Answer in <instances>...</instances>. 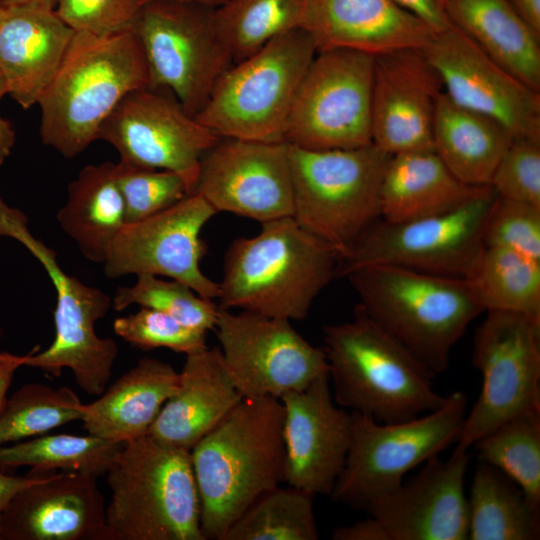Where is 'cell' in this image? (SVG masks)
I'll list each match as a JSON object with an SVG mask.
<instances>
[{"label": "cell", "instance_id": "f907efd6", "mask_svg": "<svg viewBox=\"0 0 540 540\" xmlns=\"http://www.w3.org/2000/svg\"><path fill=\"white\" fill-rule=\"evenodd\" d=\"M15 143V131L9 121L0 115V166L10 155Z\"/></svg>", "mask_w": 540, "mask_h": 540}, {"label": "cell", "instance_id": "6da1fadb", "mask_svg": "<svg viewBox=\"0 0 540 540\" xmlns=\"http://www.w3.org/2000/svg\"><path fill=\"white\" fill-rule=\"evenodd\" d=\"M283 423L280 399L243 398L191 449L205 540H222L258 497L284 482Z\"/></svg>", "mask_w": 540, "mask_h": 540}, {"label": "cell", "instance_id": "ee69618b", "mask_svg": "<svg viewBox=\"0 0 540 540\" xmlns=\"http://www.w3.org/2000/svg\"><path fill=\"white\" fill-rule=\"evenodd\" d=\"M146 0H58L57 15L74 31L109 35L134 31Z\"/></svg>", "mask_w": 540, "mask_h": 540}, {"label": "cell", "instance_id": "603a6c76", "mask_svg": "<svg viewBox=\"0 0 540 540\" xmlns=\"http://www.w3.org/2000/svg\"><path fill=\"white\" fill-rule=\"evenodd\" d=\"M106 505L97 478L51 472L5 509L0 540H105Z\"/></svg>", "mask_w": 540, "mask_h": 540}, {"label": "cell", "instance_id": "74e56055", "mask_svg": "<svg viewBox=\"0 0 540 540\" xmlns=\"http://www.w3.org/2000/svg\"><path fill=\"white\" fill-rule=\"evenodd\" d=\"M83 408L78 395L68 387L25 384L7 397L0 412V447L81 420Z\"/></svg>", "mask_w": 540, "mask_h": 540}, {"label": "cell", "instance_id": "3957f363", "mask_svg": "<svg viewBox=\"0 0 540 540\" xmlns=\"http://www.w3.org/2000/svg\"><path fill=\"white\" fill-rule=\"evenodd\" d=\"M338 252L293 217L261 223L259 233L228 247L219 307L300 321L337 277Z\"/></svg>", "mask_w": 540, "mask_h": 540}, {"label": "cell", "instance_id": "e575fe53", "mask_svg": "<svg viewBox=\"0 0 540 540\" xmlns=\"http://www.w3.org/2000/svg\"><path fill=\"white\" fill-rule=\"evenodd\" d=\"M314 495L287 485L258 497L222 540H317Z\"/></svg>", "mask_w": 540, "mask_h": 540}, {"label": "cell", "instance_id": "7402d4cb", "mask_svg": "<svg viewBox=\"0 0 540 540\" xmlns=\"http://www.w3.org/2000/svg\"><path fill=\"white\" fill-rule=\"evenodd\" d=\"M468 451L438 455L394 492L373 502L366 513L380 521L390 540H467L468 504L464 480Z\"/></svg>", "mask_w": 540, "mask_h": 540}, {"label": "cell", "instance_id": "8d00e7d4", "mask_svg": "<svg viewBox=\"0 0 540 540\" xmlns=\"http://www.w3.org/2000/svg\"><path fill=\"white\" fill-rule=\"evenodd\" d=\"M473 446L480 462L506 474L540 507V410L505 421Z\"/></svg>", "mask_w": 540, "mask_h": 540}, {"label": "cell", "instance_id": "277c9868", "mask_svg": "<svg viewBox=\"0 0 540 540\" xmlns=\"http://www.w3.org/2000/svg\"><path fill=\"white\" fill-rule=\"evenodd\" d=\"M335 403L379 423L407 421L442 407L435 373L359 305L349 322L323 327Z\"/></svg>", "mask_w": 540, "mask_h": 540}, {"label": "cell", "instance_id": "7dc6e473", "mask_svg": "<svg viewBox=\"0 0 540 540\" xmlns=\"http://www.w3.org/2000/svg\"><path fill=\"white\" fill-rule=\"evenodd\" d=\"M51 472L30 470L25 476H13L0 470V522L13 497L22 489L43 480Z\"/></svg>", "mask_w": 540, "mask_h": 540}, {"label": "cell", "instance_id": "b9f144b4", "mask_svg": "<svg viewBox=\"0 0 540 540\" xmlns=\"http://www.w3.org/2000/svg\"><path fill=\"white\" fill-rule=\"evenodd\" d=\"M483 243L540 260V207L497 196L485 222Z\"/></svg>", "mask_w": 540, "mask_h": 540}, {"label": "cell", "instance_id": "f546056e", "mask_svg": "<svg viewBox=\"0 0 540 540\" xmlns=\"http://www.w3.org/2000/svg\"><path fill=\"white\" fill-rule=\"evenodd\" d=\"M479 188L458 180L434 150L393 155L381 185V217L400 222L445 212Z\"/></svg>", "mask_w": 540, "mask_h": 540}, {"label": "cell", "instance_id": "d6a6232c", "mask_svg": "<svg viewBox=\"0 0 540 540\" xmlns=\"http://www.w3.org/2000/svg\"><path fill=\"white\" fill-rule=\"evenodd\" d=\"M463 278L484 311L514 312L540 322V260L484 246Z\"/></svg>", "mask_w": 540, "mask_h": 540}, {"label": "cell", "instance_id": "44dd1931", "mask_svg": "<svg viewBox=\"0 0 540 540\" xmlns=\"http://www.w3.org/2000/svg\"><path fill=\"white\" fill-rule=\"evenodd\" d=\"M441 79L421 49L375 56L372 144L390 156L434 150L432 128Z\"/></svg>", "mask_w": 540, "mask_h": 540}, {"label": "cell", "instance_id": "f5cc1de1", "mask_svg": "<svg viewBox=\"0 0 540 540\" xmlns=\"http://www.w3.org/2000/svg\"><path fill=\"white\" fill-rule=\"evenodd\" d=\"M149 1H156V0H146V2H149ZM172 1L196 2V3L216 7L224 3L226 0H172Z\"/></svg>", "mask_w": 540, "mask_h": 540}, {"label": "cell", "instance_id": "7c38bea8", "mask_svg": "<svg viewBox=\"0 0 540 540\" xmlns=\"http://www.w3.org/2000/svg\"><path fill=\"white\" fill-rule=\"evenodd\" d=\"M213 9L196 2L149 1L134 29L148 65L150 86L168 89L192 116L200 112L234 64L216 28Z\"/></svg>", "mask_w": 540, "mask_h": 540}, {"label": "cell", "instance_id": "ab89813d", "mask_svg": "<svg viewBox=\"0 0 540 540\" xmlns=\"http://www.w3.org/2000/svg\"><path fill=\"white\" fill-rule=\"evenodd\" d=\"M117 183L121 191L126 224L164 211L189 196L187 185L177 173L117 162Z\"/></svg>", "mask_w": 540, "mask_h": 540}, {"label": "cell", "instance_id": "8fae6325", "mask_svg": "<svg viewBox=\"0 0 540 540\" xmlns=\"http://www.w3.org/2000/svg\"><path fill=\"white\" fill-rule=\"evenodd\" d=\"M497 196L486 185L445 212L400 222L376 220L340 257L337 277L369 265L465 277L484 247L485 222Z\"/></svg>", "mask_w": 540, "mask_h": 540}, {"label": "cell", "instance_id": "5bb4252c", "mask_svg": "<svg viewBox=\"0 0 540 540\" xmlns=\"http://www.w3.org/2000/svg\"><path fill=\"white\" fill-rule=\"evenodd\" d=\"M472 363L482 387L456 441L459 452L505 421L540 410V322L519 313L487 311L474 336Z\"/></svg>", "mask_w": 540, "mask_h": 540}, {"label": "cell", "instance_id": "52a82bcc", "mask_svg": "<svg viewBox=\"0 0 540 540\" xmlns=\"http://www.w3.org/2000/svg\"><path fill=\"white\" fill-rule=\"evenodd\" d=\"M316 52L300 27L277 36L234 63L194 117L220 138L284 141L297 90Z\"/></svg>", "mask_w": 540, "mask_h": 540}, {"label": "cell", "instance_id": "681fc988", "mask_svg": "<svg viewBox=\"0 0 540 540\" xmlns=\"http://www.w3.org/2000/svg\"><path fill=\"white\" fill-rule=\"evenodd\" d=\"M520 18L540 36V0H509Z\"/></svg>", "mask_w": 540, "mask_h": 540}, {"label": "cell", "instance_id": "9a60e30c", "mask_svg": "<svg viewBox=\"0 0 540 540\" xmlns=\"http://www.w3.org/2000/svg\"><path fill=\"white\" fill-rule=\"evenodd\" d=\"M98 139L112 145L125 164L177 173L192 195L203 156L221 138L187 113L168 89L147 86L119 102Z\"/></svg>", "mask_w": 540, "mask_h": 540}, {"label": "cell", "instance_id": "ffe728a7", "mask_svg": "<svg viewBox=\"0 0 540 540\" xmlns=\"http://www.w3.org/2000/svg\"><path fill=\"white\" fill-rule=\"evenodd\" d=\"M284 409L285 479L308 493L330 495L348 452L352 414L336 406L329 373L280 397Z\"/></svg>", "mask_w": 540, "mask_h": 540}, {"label": "cell", "instance_id": "30bf717a", "mask_svg": "<svg viewBox=\"0 0 540 540\" xmlns=\"http://www.w3.org/2000/svg\"><path fill=\"white\" fill-rule=\"evenodd\" d=\"M467 413V396L448 395L439 409L398 423H379L352 414L351 439L343 468L329 495L333 502L367 511L397 490L405 475L455 443Z\"/></svg>", "mask_w": 540, "mask_h": 540}, {"label": "cell", "instance_id": "1f68e13d", "mask_svg": "<svg viewBox=\"0 0 540 540\" xmlns=\"http://www.w3.org/2000/svg\"><path fill=\"white\" fill-rule=\"evenodd\" d=\"M467 540H538L540 507L499 469L479 462L467 497Z\"/></svg>", "mask_w": 540, "mask_h": 540}, {"label": "cell", "instance_id": "7a4b0ae2", "mask_svg": "<svg viewBox=\"0 0 540 540\" xmlns=\"http://www.w3.org/2000/svg\"><path fill=\"white\" fill-rule=\"evenodd\" d=\"M150 86L135 31L74 33L54 77L42 93L40 136L71 159L98 140L101 125L130 92Z\"/></svg>", "mask_w": 540, "mask_h": 540}, {"label": "cell", "instance_id": "e0dca14e", "mask_svg": "<svg viewBox=\"0 0 540 540\" xmlns=\"http://www.w3.org/2000/svg\"><path fill=\"white\" fill-rule=\"evenodd\" d=\"M216 214L200 195L192 194L151 217L126 224L108 249L106 276H162L188 285L203 298H218L219 284L200 268L207 250L201 231Z\"/></svg>", "mask_w": 540, "mask_h": 540}, {"label": "cell", "instance_id": "4fadbf2b", "mask_svg": "<svg viewBox=\"0 0 540 540\" xmlns=\"http://www.w3.org/2000/svg\"><path fill=\"white\" fill-rule=\"evenodd\" d=\"M375 56L358 50L317 51L297 90L283 139L307 150L372 144Z\"/></svg>", "mask_w": 540, "mask_h": 540}, {"label": "cell", "instance_id": "bcb514c9", "mask_svg": "<svg viewBox=\"0 0 540 540\" xmlns=\"http://www.w3.org/2000/svg\"><path fill=\"white\" fill-rule=\"evenodd\" d=\"M333 540H390L383 525L376 518L369 516L348 526L336 528Z\"/></svg>", "mask_w": 540, "mask_h": 540}, {"label": "cell", "instance_id": "7bdbcfd3", "mask_svg": "<svg viewBox=\"0 0 540 540\" xmlns=\"http://www.w3.org/2000/svg\"><path fill=\"white\" fill-rule=\"evenodd\" d=\"M490 185L500 197L540 207V139L514 138Z\"/></svg>", "mask_w": 540, "mask_h": 540}, {"label": "cell", "instance_id": "ac0fdd59", "mask_svg": "<svg viewBox=\"0 0 540 540\" xmlns=\"http://www.w3.org/2000/svg\"><path fill=\"white\" fill-rule=\"evenodd\" d=\"M194 194L218 212L260 223L292 217L289 144L221 138L201 160Z\"/></svg>", "mask_w": 540, "mask_h": 540}, {"label": "cell", "instance_id": "4dcf8cb0", "mask_svg": "<svg viewBox=\"0 0 540 540\" xmlns=\"http://www.w3.org/2000/svg\"><path fill=\"white\" fill-rule=\"evenodd\" d=\"M67 192V200L57 213L58 223L85 258L103 264L110 245L126 225L117 163L85 166L69 183Z\"/></svg>", "mask_w": 540, "mask_h": 540}, {"label": "cell", "instance_id": "d6986e66", "mask_svg": "<svg viewBox=\"0 0 540 540\" xmlns=\"http://www.w3.org/2000/svg\"><path fill=\"white\" fill-rule=\"evenodd\" d=\"M456 104L501 123L514 138L540 139V92L489 57L456 27L421 49Z\"/></svg>", "mask_w": 540, "mask_h": 540}, {"label": "cell", "instance_id": "484cf974", "mask_svg": "<svg viewBox=\"0 0 540 540\" xmlns=\"http://www.w3.org/2000/svg\"><path fill=\"white\" fill-rule=\"evenodd\" d=\"M243 399L219 348L186 355L175 393L165 402L148 435L191 451Z\"/></svg>", "mask_w": 540, "mask_h": 540}, {"label": "cell", "instance_id": "cb8c5ba5", "mask_svg": "<svg viewBox=\"0 0 540 540\" xmlns=\"http://www.w3.org/2000/svg\"><path fill=\"white\" fill-rule=\"evenodd\" d=\"M299 27L317 51L344 48L374 56L422 49L435 34L394 0H302Z\"/></svg>", "mask_w": 540, "mask_h": 540}, {"label": "cell", "instance_id": "f1b7e54d", "mask_svg": "<svg viewBox=\"0 0 540 540\" xmlns=\"http://www.w3.org/2000/svg\"><path fill=\"white\" fill-rule=\"evenodd\" d=\"M513 139L495 119L456 104L444 92L439 95L432 128L433 149L462 183L490 185Z\"/></svg>", "mask_w": 540, "mask_h": 540}, {"label": "cell", "instance_id": "d590c367", "mask_svg": "<svg viewBox=\"0 0 540 540\" xmlns=\"http://www.w3.org/2000/svg\"><path fill=\"white\" fill-rule=\"evenodd\" d=\"M301 11L302 0H226L214 7L213 17L237 63L299 27Z\"/></svg>", "mask_w": 540, "mask_h": 540}, {"label": "cell", "instance_id": "83f0119b", "mask_svg": "<svg viewBox=\"0 0 540 540\" xmlns=\"http://www.w3.org/2000/svg\"><path fill=\"white\" fill-rule=\"evenodd\" d=\"M451 25L531 89L540 92V36L509 0H445Z\"/></svg>", "mask_w": 540, "mask_h": 540}, {"label": "cell", "instance_id": "f6af8a7d", "mask_svg": "<svg viewBox=\"0 0 540 540\" xmlns=\"http://www.w3.org/2000/svg\"><path fill=\"white\" fill-rule=\"evenodd\" d=\"M394 2L420 19L435 33L451 26L445 0H394Z\"/></svg>", "mask_w": 540, "mask_h": 540}, {"label": "cell", "instance_id": "c3c4849f", "mask_svg": "<svg viewBox=\"0 0 540 540\" xmlns=\"http://www.w3.org/2000/svg\"><path fill=\"white\" fill-rule=\"evenodd\" d=\"M25 355L0 352V412L7 400V393L16 371L24 366Z\"/></svg>", "mask_w": 540, "mask_h": 540}, {"label": "cell", "instance_id": "4316f807", "mask_svg": "<svg viewBox=\"0 0 540 540\" xmlns=\"http://www.w3.org/2000/svg\"><path fill=\"white\" fill-rule=\"evenodd\" d=\"M178 384L179 373L170 364L143 357L98 399L84 404L80 421L88 434L104 440L125 444L141 438Z\"/></svg>", "mask_w": 540, "mask_h": 540}, {"label": "cell", "instance_id": "2e32d148", "mask_svg": "<svg viewBox=\"0 0 540 540\" xmlns=\"http://www.w3.org/2000/svg\"><path fill=\"white\" fill-rule=\"evenodd\" d=\"M215 330L225 366L243 398L280 399L329 373L324 350L310 344L289 320L219 307Z\"/></svg>", "mask_w": 540, "mask_h": 540}, {"label": "cell", "instance_id": "db71d44e", "mask_svg": "<svg viewBox=\"0 0 540 540\" xmlns=\"http://www.w3.org/2000/svg\"><path fill=\"white\" fill-rule=\"evenodd\" d=\"M7 94L6 83L0 71V99Z\"/></svg>", "mask_w": 540, "mask_h": 540}, {"label": "cell", "instance_id": "f35d334b", "mask_svg": "<svg viewBox=\"0 0 540 540\" xmlns=\"http://www.w3.org/2000/svg\"><path fill=\"white\" fill-rule=\"evenodd\" d=\"M162 311L181 323L202 331L214 330L219 305L201 297L188 285L152 275H139L131 286L117 289L112 307L122 311L131 305Z\"/></svg>", "mask_w": 540, "mask_h": 540}, {"label": "cell", "instance_id": "5b68a950", "mask_svg": "<svg viewBox=\"0 0 540 540\" xmlns=\"http://www.w3.org/2000/svg\"><path fill=\"white\" fill-rule=\"evenodd\" d=\"M358 304L435 374L484 309L463 277L389 265H369L345 275Z\"/></svg>", "mask_w": 540, "mask_h": 540}, {"label": "cell", "instance_id": "836d02e7", "mask_svg": "<svg viewBox=\"0 0 540 540\" xmlns=\"http://www.w3.org/2000/svg\"><path fill=\"white\" fill-rule=\"evenodd\" d=\"M123 445L91 434H44L1 446L0 470L26 466L36 472H80L98 478Z\"/></svg>", "mask_w": 540, "mask_h": 540}, {"label": "cell", "instance_id": "9c48e42d", "mask_svg": "<svg viewBox=\"0 0 540 540\" xmlns=\"http://www.w3.org/2000/svg\"><path fill=\"white\" fill-rule=\"evenodd\" d=\"M293 218L343 256L378 218L390 155L369 144L307 150L289 144Z\"/></svg>", "mask_w": 540, "mask_h": 540}, {"label": "cell", "instance_id": "ba28073f", "mask_svg": "<svg viewBox=\"0 0 540 540\" xmlns=\"http://www.w3.org/2000/svg\"><path fill=\"white\" fill-rule=\"evenodd\" d=\"M0 236L21 243L43 266L56 292L54 340L44 351L36 347L25 354L24 366L51 377L70 369L81 390L99 396L111 378L118 346L112 338L98 336L95 324L109 312L112 299L100 288L67 274L57 261V253L31 233L27 216L1 196Z\"/></svg>", "mask_w": 540, "mask_h": 540}, {"label": "cell", "instance_id": "d4e9b609", "mask_svg": "<svg viewBox=\"0 0 540 540\" xmlns=\"http://www.w3.org/2000/svg\"><path fill=\"white\" fill-rule=\"evenodd\" d=\"M74 33L55 9L0 4V71L23 109L38 103Z\"/></svg>", "mask_w": 540, "mask_h": 540}, {"label": "cell", "instance_id": "60d3db41", "mask_svg": "<svg viewBox=\"0 0 540 540\" xmlns=\"http://www.w3.org/2000/svg\"><path fill=\"white\" fill-rule=\"evenodd\" d=\"M113 330L128 344L144 351L167 348L188 355L207 347L206 331L189 327L162 311L146 307L116 318Z\"/></svg>", "mask_w": 540, "mask_h": 540}, {"label": "cell", "instance_id": "8992f818", "mask_svg": "<svg viewBox=\"0 0 540 540\" xmlns=\"http://www.w3.org/2000/svg\"><path fill=\"white\" fill-rule=\"evenodd\" d=\"M105 475V540H205L190 451L146 435L125 443Z\"/></svg>", "mask_w": 540, "mask_h": 540}, {"label": "cell", "instance_id": "816d5d0a", "mask_svg": "<svg viewBox=\"0 0 540 540\" xmlns=\"http://www.w3.org/2000/svg\"><path fill=\"white\" fill-rule=\"evenodd\" d=\"M58 0H0V4L7 5H35L55 9Z\"/></svg>", "mask_w": 540, "mask_h": 540}]
</instances>
